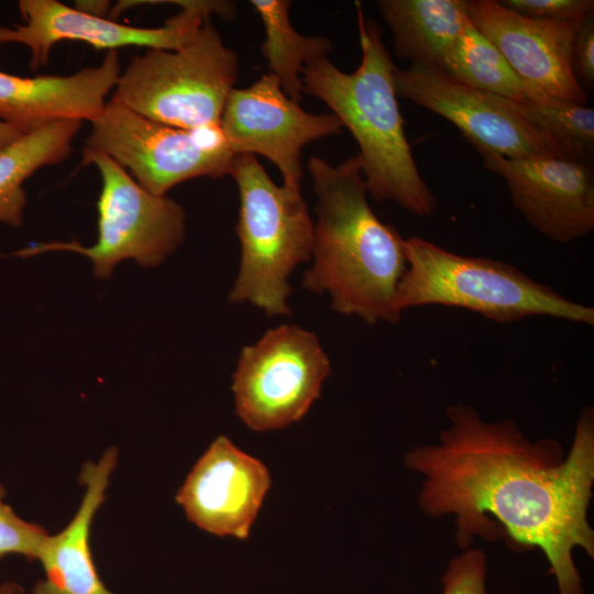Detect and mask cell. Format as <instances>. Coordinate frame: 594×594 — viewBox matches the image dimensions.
<instances>
[{"mask_svg":"<svg viewBox=\"0 0 594 594\" xmlns=\"http://www.w3.org/2000/svg\"><path fill=\"white\" fill-rule=\"evenodd\" d=\"M0 594H23V588L14 582H4L0 584Z\"/></svg>","mask_w":594,"mask_h":594,"instance_id":"28","label":"cell"},{"mask_svg":"<svg viewBox=\"0 0 594 594\" xmlns=\"http://www.w3.org/2000/svg\"><path fill=\"white\" fill-rule=\"evenodd\" d=\"M442 585L441 594H487L485 552L466 548L452 558L443 573Z\"/></svg>","mask_w":594,"mask_h":594,"instance_id":"24","label":"cell"},{"mask_svg":"<svg viewBox=\"0 0 594 594\" xmlns=\"http://www.w3.org/2000/svg\"><path fill=\"white\" fill-rule=\"evenodd\" d=\"M220 124L235 155L266 157L282 173L283 185L292 189H300L302 148L343 128L333 113L305 111L270 73L249 87L231 90Z\"/></svg>","mask_w":594,"mask_h":594,"instance_id":"11","label":"cell"},{"mask_svg":"<svg viewBox=\"0 0 594 594\" xmlns=\"http://www.w3.org/2000/svg\"><path fill=\"white\" fill-rule=\"evenodd\" d=\"M331 372L317 336L296 324L270 329L242 349L232 378L235 413L254 431L300 420Z\"/></svg>","mask_w":594,"mask_h":594,"instance_id":"9","label":"cell"},{"mask_svg":"<svg viewBox=\"0 0 594 594\" xmlns=\"http://www.w3.org/2000/svg\"><path fill=\"white\" fill-rule=\"evenodd\" d=\"M120 74L117 51H108L98 66L68 76L21 77L0 72V121L23 133L55 121H92Z\"/></svg>","mask_w":594,"mask_h":594,"instance_id":"16","label":"cell"},{"mask_svg":"<svg viewBox=\"0 0 594 594\" xmlns=\"http://www.w3.org/2000/svg\"><path fill=\"white\" fill-rule=\"evenodd\" d=\"M505 8L522 16L557 22L581 23L594 13L593 0H503Z\"/></svg>","mask_w":594,"mask_h":594,"instance_id":"25","label":"cell"},{"mask_svg":"<svg viewBox=\"0 0 594 594\" xmlns=\"http://www.w3.org/2000/svg\"><path fill=\"white\" fill-rule=\"evenodd\" d=\"M307 168L318 202L314 262L302 286L328 294L338 314L370 324L397 323L395 295L407 267L404 239L370 207L359 155L336 166L311 156Z\"/></svg>","mask_w":594,"mask_h":594,"instance_id":"2","label":"cell"},{"mask_svg":"<svg viewBox=\"0 0 594 594\" xmlns=\"http://www.w3.org/2000/svg\"><path fill=\"white\" fill-rule=\"evenodd\" d=\"M358 8L361 63L352 73L329 58L308 63L304 92L322 100L355 139L367 193L418 216H431L437 198L421 177L407 141L394 86L396 68L382 29Z\"/></svg>","mask_w":594,"mask_h":594,"instance_id":"3","label":"cell"},{"mask_svg":"<svg viewBox=\"0 0 594 594\" xmlns=\"http://www.w3.org/2000/svg\"><path fill=\"white\" fill-rule=\"evenodd\" d=\"M496 97L503 105L549 136L563 158L587 165L593 162V108L542 94H536L527 102H515Z\"/></svg>","mask_w":594,"mask_h":594,"instance_id":"22","label":"cell"},{"mask_svg":"<svg viewBox=\"0 0 594 594\" xmlns=\"http://www.w3.org/2000/svg\"><path fill=\"white\" fill-rule=\"evenodd\" d=\"M82 121L62 120L23 134L0 150V221L12 227L23 222L26 205L24 182L42 167L56 165L72 152Z\"/></svg>","mask_w":594,"mask_h":594,"instance_id":"19","label":"cell"},{"mask_svg":"<svg viewBox=\"0 0 594 594\" xmlns=\"http://www.w3.org/2000/svg\"><path fill=\"white\" fill-rule=\"evenodd\" d=\"M182 10L160 28L130 26L105 16L70 8L56 0H20L23 24L0 26V44L18 43L31 54L36 70L48 62L53 46L62 41H80L95 48L117 51L135 45L147 50H176L189 41L212 13L231 20L235 7L229 1H170Z\"/></svg>","mask_w":594,"mask_h":594,"instance_id":"10","label":"cell"},{"mask_svg":"<svg viewBox=\"0 0 594 594\" xmlns=\"http://www.w3.org/2000/svg\"><path fill=\"white\" fill-rule=\"evenodd\" d=\"M270 486L264 463L220 436L195 463L176 502L200 529L244 540Z\"/></svg>","mask_w":594,"mask_h":594,"instance_id":"15","label":"cell"},{"mask_svg":"<svg viewBox=\"0 0 594 594\" xmlns=\"http://www.w3.org/2000/svg\"><path fill=\"white\" fill-rule=\"evenodd\" d=\"M472 24L506 58L524 84L535 92L585 105L587 96L572 67L575 23L529 19L495 0H466Z\"/></svg>","mask_w":594,"mask_h":594,"instance_id":"14","label":"cell"},{"mask_svg":"<svg viewBox=\"0 0 594 594\" xmlns=\"http://www.w3.org/2000/svg\"><path fill=\"white\" fill-rule=\"evenodd\" d=\"M395 55L410 65L441 67L465 26L466 0H378Z\"/></svg>","mask_w":594,"mask_h":594,"instance_id":"18","label":"cell"},{"mask_svg":"<svg viewBox=\"0 0 594 594\" xmlns=\"http://www.w3.org/2000/svg\"><path fill=\"white\" fill-rule=\"evenodd\" d=\"M440 68L470 88L515 102H527L540 94L524 84L498 48L470 19Z\"/></svg>","mask_w":594,"mask_h":594,"instance_id":"21","label":"cell"},{"mask_svg":"<svg viewBox=\"0 0 594 594\" xmlns=\"http://www.w3.org/2000/svg\"><path fill=\"white\" fill-rule=\"evenodd\" d=\"M573 73L580 86L594 84V13L587 15L579 25L572 51Z\"/></svg>","mask_w":594,"mask_h":594,"instance_id":"26","label":"cell"},{"mask_svg":"<svg viewBox=\"0 0 594 594\" xmlns=\"http://www.w3.org/2000/svg\"><path fill=\"white\" fill-rule=\"evenodd\" d=\"M23 134L25 133H23L19 129L0 121V150L11 144Z\"/></svg>","mask_w":594,"mask_h":594,"instance_id":"27","label":"cell"},{"mask_svg":"<svg viewBox=\"0 0 594 594\" xmlns=\"http://www.w3.org/2000/svg\"><path fill=\"white\" fill-rule=\"evenodd\" d=\"M404 250L407 267L394 301L400 315L440 305L501 323L543 316L594 324L593 307L570 300L509 263L460 255L419 237L404 240Z\"/></svg>","mask_w":594,"mask_h":594,"instance_id":"4","label":"cell"},{"mask_svg":"<svg viewBox=\"0 0 594 594\" xmlns=\"http://www.w3.org/2000/svg\"><path fill=\"white\" fill-rule=\"evenodd\" d=\"M118 450L109 448L97 462H86L79 475L85 492L80 505L58 534L43 539L36 560L44 579L32 594H114L100 579L90 547L94 518L106 499L110 476L117 465Z\"/></svg>","mask_w":594,"mask_h":594,"instance_id":"17","label":"cell"},{"mask_svg":"<svg viewBox=\"0 0 594 594\" xmlns=\"http://www.w3.org/2000/svg\"><path fill=\"white\" fill-rule=\"evenodd\" d=\"M394 86L398 97L453 123L472 146L509 158L562 157L549 136L503 105L495 95L470 88L440 67H396Z\"/></svg>","mask_w":594,"mask_h":594,"instance_id":"12","label":"cell"},{"mask_svg":"<svg viewBox=\"0 0 594 594\" xmlns=\"http://www.w3.org/2000/svg\"><path fill=\"white\" fill-rule=\"evenodd\" d=\"M231 175L240 194L235 231L241 263L229 293L268 316H289V277L310 260L314 222L300 189L276 185L253 154H238Z\"/></svg>","mask_w":594,"mask_h":594,"instance_id":"5","label":"cell"},{"mask_svg":"<svg viewBox=\"0 0 594 594\" xmlns=\"http://www.w3.org/2000/svg\"><path fill=\"white\" fill-rule=\"evenodd\" d=\"M483 166L505 179L515 208L542 235L559 243L594 229V174L587 164L557 157L509 158L473 146Z\"/></svg>","mask_w":594,"mask_h":594,"instance_id":"13","label":"cell"},{"mask_svg":"<svg viewBox=\"0 0 594 594\" xmlns=\"http://www.w3.org/2000/svg\"><path fill=\"white\" fill-rule=\"evenodd\" d=\"M238 74L237 53L208 18L183 46L134 55L111 99L150 120L191 130L220 123Z\"/></svg>","mask_w":594,"mask_h":594,"instance_id":"6","label":"cell"},{"mask_svg":"<svg viewBox=\"0 0 594 594\" xmlns=\"http://www.w3.org/2000/svg\"><path fill=\"white\" fill-rule=\"evenodd\" d=\"M250 2L264 25L265 41L261 51L267 61L270 74L277 78L284 92L299 103L304 92L301 75L305 66L327 57L333 44L328 37L305 36L294 29L289 19L290 1Z\"/></svg>","mask_w":594,"mask_h":594,"instance_id":"20","label":"cell"},{"mask_svg":"<svg viewBox=\"0 0 594 594\" xmlns=\"http://www.w3.org/2000/svg\"><path fill=\"white\" fill-rule=\"evenodd\" d=\"M3 497L4 488L0 485V560L12 554L36 560L46 530L19 517Z\"/></svg>","mask_w":594,"mask_h":594,"instance_id":"23","label":"cell"},{"mask_svg":"<svg viewBox=\"0 0 594 594\" xmlns=\"http://www.w3.org/2000/svg\"><path fill=\"white\" fill-rule=\"evenodd\" d=\"M82 164L95 165L101 177L97 242L90 248L77 242L42 243L14 254L77 252L91 260L97 277L108 278L123 260L133 258L144 267L156 266L183 243L186 216L178 202L145 190L105 154L84 148Z\"/></svg>","mask_w":594,"mask_h":594,"instance_id":"8","label":"cell"},{"mask_svg":"<svg viewBox=\"0 0 594 594\" xmlns=\"http://www.w3.org/2000/svg\"><path fill=\"white\" fill-rule=\"evenodd\" d=\"M449 426L405 464L424 477L421 510L454 515L457 542L505 537L512 548H538L559 594H584L573 551L594 557L588 506L594 483V411L582 410L566 454L553 439L531 442L514 420L488 422L464 405L447 410Z\"/></svg>","mask_w":594,"mask_h":594,"instance_id":"1","label":"cell"},{"mask_svg":"<svg viewBox=\"0 0 594 594\" xmlns=\"http://www.w3.org/2000/svg\"><path fill=\"white\" fill-rule=\"evenodd\" d=\"M90 123L84 148L109 156L156 196L193 178H221L235 157L220 123L179 129L142 117L113 99Z\"/></svg>","mask_w":594,"mask_h":594,"instance_id":"7","label":"cell"}]
</instances>
